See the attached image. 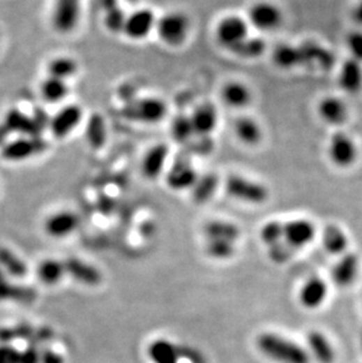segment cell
Segmentation results:
<instances>
[{
	"label": "cell",
	"mask_w": 362,
	"mask_h": 363,
	"mask_svg": "<svg viewBox=\"0 0 362 363\" xmlns=\"http://www.w3.org/2000/svg\"><path fill=\"white\" fill-rule=\"evenodd\" d=\"M68 86L65 80L61 79L47 77L44 79L40 85V96L46 103L56 104L63 101L68 94Z\"/></svg>",
	"instance_id": "31"
},
{
	"label": "cell",
	"mask_w": 362,
	"mask_h": 363,
	"mask_svg": "<svg viewBox=\"0 0 362 363\" xmlns=\"http://www.w3.org/2000/svg\"><path fill=\"white\" fill-rule=\"evenodd\" d=\"M353 17H354L355 22L362 25V0L356 5V8H354Z\"/></svg>",
	"instance_id": "48"
},
{
	"label": "cell",
	"mask_w": 362,
	"mask_h": 363,
	"mask_svg": "<svg viewBox=\"0 0 362 363\" xmlns=\"http://www.w3.org/2000/svg\"><path fill=\"white\" fill-rule=\"evenodd\" d=\"M219 179L217 175L207 173L199 177L198 180L193 186V199L197 204H205L212 199L214 193L217 192Z\"/></svg>",
	"instance_id": "33"
},
{
	"label": "cell",
	"mask_w": 362,
	"mask_h": 363,
	"mask_svg": "<svg viewBox=\"0 0 362 363\" xmlns=\"http://www.w3.org/2000/svg\"><path fill=\"white\" fill-rule=\"evenodd\" d=\"M327 154L334 166L339 168H348L353 166L358 159V146L345 132H335L329 139Z\"/></svg>",
	"instance_id": "8"
},
{
	"label": "cell",
	"mask_w": 362,
	"mask_h": 363,
	"mask_svg": "<svg viewBox=\"0 0 362 363\" xmlns=\"http://www.w3.org/2000/svg\"><path fill=\"white\" fill-rule=\"evenodd\" d=\"M250 22L241 15H225L217 22L214 37L221 47L232 52L246 38L250 37Z\"/></svg>",
	"instance_id": "4"
},
{
	"label": "cell",
	"mask_w": 362,
	"mask_h": 363,
	"mask_svg": "<svg viewBox=\"0 0 362 363\" xmlns=\"http://www.w3.org/2000/svg\"><path fill=\"white\" fill-rule=\"evenodd\" d=\"M149 355L156 363H176L178 353L173 343L167 340H157L149 347Z\"/></svg>",
	"instance_id": "37"
},
{
	"label": "cell",
	"mask_w": 362,
	"mask_h": 363,
	"mask_svg": "<svg viewBox=\"0 0 362 363\" xmlns=\"http://www.w3.org/2000/svg\"><path fill=\"white\" fill-rule=\"evenodd\" d=\"M168 106L158 96H145L130 101L123 108V117L142 124H158L167 115Z\"/></svg>",
	"instance_id": "3"
},
{
	"label": "cell",
	"mask_w": 362,
	"mask_h": 363,
	"mask_svg": "<svg viewBox=\"0 0 362 363\" xmlns=\"http://www.w3.org/2000/svg\"><path fill=\"white\" fill-rule=\"evenodd\" d=\"M20 352L8 343H1L0 346V363L18 362Z\"/></svg>",
	"instance_id": "45"
},
{
	"label": "cell",
	"mask_w": 362,
	"mask_h": 363,
	"mask_svg": "<svg viewBox=\"0 0 362 363\" xmlns=\"http://www.w3.org/2000/svg\"><path fill=\"white\" fill-rule=\"evenodd\" d=\"M258 347L269 359L280 363H310V354L294 342L276 335L266 333L258 339Z\"/></svg>",
	"instance_id": "1"
},
{
	"label": "cell",
	"mask_w": 362,
	"mask_h": 363,
	"mask_svg": "<svg viewBox=\"0 0 362 363\" xmlns=\"http://www.w3.org/2000/svg\"><path fill=\"white\" fill-rule=\"evenodd\" d=\"M82 0H56L53 8L52 27L61 34H71L78 27Z\"/></svg>",
	"instance_id": "9"
},
{
	"label": "cell",
	"mask_w": 362,
	"mask_h": 363,
	"mask_svg": "<svg viewBox=\"0 0 362 363\" xmlns=\"http://www.w3.org/2000/svg\"><path fill=\"white\" fill-rule=\"evenodd\" d=\"M346 46L351 58L362 63V31H352L346 37Z\"/></svg>",
	"instance_id": "43"
},
{
	"label": "cell",
	"mask_w": 362,
	"mask_h": 363,
	"mask_svg": "<svg viewBox=\"0 0 362 363\" xmlns=\"http://www.w3.org/2000/svg\"><path fill=\"white\" fill-rule=\"evenodd\" d=\"M221 101L228 108L241 110L250 104L252 91L250 87L241 82H228L221 89Z\"/></svg>",
	"instance_id": "24"
},
{
	"label": "cell",
	"mask_w": 362,
	"mask_h": 363,
	"mask_svg": "<svg viewBox=\"0 0 362 363\" xmlns=\"http://www.w3.org/2000/svg\"><path fill=\"white\" fill-rule=\"evenodd\" d=\"M40 127L38 125L37 120L30 118L29 115L24 114L19 110H11L5 117L4 123L0 125V141L8 137V134L23 133L24 135L38 137Z\"/></svg>",
	"instance_id": "18"
},
{
	"label": "cell",
	"mask_w": 362,
	"mask_h": 363,
	"mask_svg": "<svg viewBox=\"0 0 362 363\" xmlns=\"http://www.w3.org/2000/svg\"><path fill=\"white\" fill-rule=\"evenodd\" d=\"M329 286L322 279L312 278L303 285L300 292V301L306 308L314 309L325 302Z\"/></svg>",
	"instance_id": "26"
},
{
	"label": "cell",
	"mask_w": 362,
	"mask_h": 363,
	"mask_svg": "<svg viewBox=\"0 0 362 363\" xmlns=\"http://www.w3.org/2000/svg\"><path fill=\"white\" fill-rule=\"evenodd\" d=\"M33 292L30 288L10 283L6 278L0 280V301H32Z\"/></svg>",
	"instance_id": "39"
},
{
	"label": "cell",
	"mask_w": 362,
	"mask_h": 363,
	"mask_svg": "<svg viewBox=\"0 0 362 363\" xmlns=\"http://www.w3.org/2000/svg\"><path fill=\"white\" fill-rule=\"evenodd\" d=\"M207 253L214 259H227L234 253V242L226 240H209Z\"/></svg>",
	"instance_id": "41"
},
{
	"label": "cell",
	"mask_w": 362,
	"mask_h": 363,
	"mask_svg": "<svg viewBox=\"0 0 362 363\" xmlns=\"http://www.w3.org/2000/svg\"><path fill=\"white\" fill-rule=\"evenodd\" d=\"M0 41H1V34H0Z\"/></svg>",
	"instance_id": "50"
},
{
	"label": "cell",
	"mask_w": 362,
	"mask_h": 363,
	"mask_svg": "<svg viewBox=\"0 0 362 363\" xmlns=\"http://www.w3.org/2000/svg\"><path fill=\"white\" fill-rule=\"evenodd\" d=\"M362 63L349 58L341 65L338 82L340 89L348 94H356L362 89Z\"/></svg>",
	"instance_id": "21"
},
{
	"label": "cell",
	"mask_w": 362,
	"mask_h": 363,
	"mask_svg": "<svg viewBox=\"0 0 362 363\" xmlns=\"http://www.w3.org/2000/svg\"><path fill=\"white\" fill-rule=\"evenodd\" d=\"M78 63L71 57H56L47 65V73L53 78L68 80L78 72Z\"/></svg>",
	"instance_id": "32"
},
{
	"label": "cell",
	"mask_w": 362,
	"mask_h": 363,
	"mask_svg": "<svg viewBox=\"0 0 362 363\" xmlns=\"http://www.w3.org/2000/svg\"><path fill=\"white\" fill-rule=\"evenodd\" d=\"M46 149V144L39 137L24 135L8 141L0 149V156L10 163H20L40 154Z\"/></svg>",
	"instance_id": "7"
},
{
	"label": "cell",
	"mask_w": 362,
	"mask_h": 363,
	"mask_svg": "<svg viewBox=\"0 0 362 363\" xmlns=\"http://www.w3.org/2000/svg\"><path fill=\"white\" fill-rule=\"evenodd\" d=\"M40 363H65V357L59 352L45 347L40 350Z\"/></svg>",
	"instance_id": "47"
},
{
	"label": "cell",
	"mask_w": 362,
	"mask_h": 363,
	"mask_svg": "<svg viewBox=\"0 0 362 363\" xmlns=\"http://www.w3.org/2000/svg\"><path fill=\"white\" fill-rule=\"evenodd\" d=\"M157 20V15L151 8H139L127 15L123 34L131 40H142L156 31Z\"/></svg>",
	"instance_id": "10"
},
{
	"label": "cell",
	"mask_w": 362,
	"mask_h": 363,
	"mask_svg": "<svg viewBox=\"0 0 362 363\" xmlns=\"http://www.w3.org/2000/svg\"><path fill=\"white\" fill-rule=\"evenodd\" d=\"M79 215L68 209L54 212L44 221L46 235L56 240H63L71 237L79 228Z\"/></svg>",
	"instance_id": "11"
},
{
	"label": "cell",
	"mask_w": 362,
	"mask_h": 363,
	"mask_svg": "<svg viewBox=\"0 0 362 363\" xmlns=\"http://www.w3.org/2000/svg\"><path fill=\"white\" fill-rule=\"evenodd\" d=\"M307 341L310 346V352L314 357L320 363H334L335 361V350L329 339L317 330L308 334Z\"/></svg>",
	"instance_id": "29"
},
{
	"label": "cell",
	"mask_w": 362,
	"mask_h": 363,
	"mask_svg": "<svg viewBox=\"0 0 362 363\" xmlns=\"http://www.w3.org/2000/svg\"><path fill=\"white\" fill-rule=\"evenodd\" d=\"M274 65L282 70H292L296 67H303V54L299 45H278L272 53Z\"/></svg>",
	"instance_id": "27"
},
{
	"label": "cell",
	"mask_w": 362,
	"mask_h": 363,
	"mask_svg": "<svg viewBox=\"0 0 362 363\" xmlns=\"http://www.w3.org/2000/svg\"><path fill=\"white\" fill-rule=\"evenodd\" d=\"M63 262H65L68 276L80 285L96 287L103 280L101 272L92 263L87 262L85 260L71 256V258L63 260Z\"/></svg>",
	"instance_id": "15"
},
{
	"label": "cell",
	"mask_w": 362,
	"mask_h": 363,
	"mask_svg": "<svg viewBox=\"0 0 362 363\" xmlns=\"http://www.w3.org/2000/svg\"><path fill=\"white\" fill-rule=\"evenodd\" d=\"M284 237V223L279 221H269L262 227V239L266 245H276Z\"/></svg>",
	"instance_id": "42"
},
{
	"label": "cell",
	"mask_w": 362,
	"mask_h": 363,
	"mask_svg": "<svg viewBox=\"0 0 362 363\" xmlns=\"http://www.w3.org/2000/svg\"><path fill=\"white\" fill-rule=\"evenodd\" d=\"M171 135H172L173 140H176L180 144H185V142L192 140V138L195 137V133L190 115H176V118L173 119L172 124H171Z\"/></svg>",
	"instance_id": "40"
},
{
	"label": "cell",
	"mask_w": 362,
	"mask_h": 363,
	"mask_svg": "<svg viewBox=\"0 0 362 363\" xmlns=\"http://www.w3.org/2000/svg\"><path fill=\"white\" fill-rule=\"evenodd\" d=\"M190 121L197 137L207 138L217 130L219 123L218 110L212 103L199 104L190 114Z\"/></svg>",
	"instance_id": "16"
},
{
	"label": "cell",
	"mask_w": 362,
	"mask_h": 363,
	"mask_svg": "<svg viewBox=\"0 0 362 363\" xmlns=\"http://www.w3.org/2000/svg\"><path fill=\"white\" fill-rule=\"evenodd\" d=\"M87 141L93 149H101L107 139L106 124L100 114H93L91 117L86 126Z\"/></svg>",
	"instance_id": "38"
},
{
	"label": "cell",
	"mask_w": 362,
	"mask_h": 363,
	"mask_svg": "<svg viewBox=\"0 0 362 363\" xmlns=\"http://www.w3.org/2000/svg\"><path fill=\"white\" fill-rule=\"evenodd\" d=\"M17 363H40V352L36 346H30L23 352H20Z\"/></svg>",
	"instance_id": "46"
},
{
	"label": "cell",
	"mask_w": 362,
	"mask_h": 363,
	"mask_svg": "<svg viewBox=\"0 0 362 363\" xmlns=\"http://www.w3.org/2000/svg\"><path fill=\"white\" fill-rule=\"evenodd\" d=\"M324 247L329 254L333 255H344L348 249V237L344 230L335 225L326 227L322 237Z\"/></svg>",
	"instance_id": "30"
},
{
	"label": "cell",
	"mask_w": 362,
	"mask_h": 363,
	"mask_svg": "<svg viewBox=\"0 0 362 363\" xmlns=\"http://www.w3.org/2000/svg\"><path fill=\"white\" fill-rule=\"evenodd\" d=\"M266 47H267L266 41L262 38L250 37V36L239 46H236L231 53L241 59H258L265 53Z\"/></svg>",
	"instance_id": "36"
},
{
	"label": "cell",
	"mask_w": 362,
	"mask_h": 363,
	"mask_svg": "<svg viewBox=\"0 0 362 363\" xmlns=\"http://www.w3.org/2000/svg\"><path fill=\"white\" fill-rule=\"evenodd\" d=\"M105 10V27L112 34L123 32L127 15L118 6L116 0H103Z\"/></svg>",
	"instance_id": "34"
},
{
	"label": "cell",
	"mask_w": 362,
	"mask_h": 363,
	"mask_svg": "<svg viewBox=\"0 0 362 363\" xmlns=\"http://www.w3.org/2000/svg\"><path fill=\"white\" fill-rule=\"evenodd\" d=\"M360 271V259L354 253H345L333 269V280L339 287H348L356 280Z\"/></svg>",
	"instance_id": "23"
},
{
	"label": "cell",
	"mask_w": 362,
	"mask_h": 363,
	"mask_svg": "<svg viewBox=\"0 0 362 363\" xmlns=\"http://www.w3.org/2000/svg\"><path fill=\"white\" fill-rule=\"evenodd\" d=\"M205 233L209 240L217 239L234 242L239 237V228L234 223L214 220L206 225Z\"/></svg>",
	"instance_id": "35"
},
{
	"label": "cell",
	"mask_w": 362,
	"mask_h": 363,
	"mask_svg": "<svg viewBox=\"0 0 362 363\" xmlns=\"http://www.w3.org/2000/svg\"><path fill=\"white\" fill-rule=\"evenodd\" d=\"M84 112L78 105H68L56 113L51 121L50 128L54 137L63 139L73 132L82 123Z\"/></svg>",
	"instance_id": "13"
},
{
	"label": "cell",
	"mask_w": 362,
	"mask_h": 363,
	"mask_svg": "<svg viewBox=\"0 0 362 363\" xmlns=\"http://www.w3.org/2000/svg\"><path fill=\"white\" fill-rule=\"evenodd\" d=\"M284 237L293 249H300L308 245L315 237V226L310 220H292L284 223Z\"/></svg>",
	"instance_id": "20"
},
{
	"label": "cell",
	"mask_w": 362,
	"mask_h": 363,
	"mask_svg": "<svg viewBox=\"0 0 362 363\" xmlns=\"http://www.w3.org/2000/svg\"><path fill=\"white\" fill-rule=\"evenodd\" d=\"M247 20L250 27L262 32H273L278 30L284 22V13L278 5L267 0L254 3L248 10Z\"/></svg>",
	"instance_id": "6"
},
{
	"label": "cell",
	"mask_w": 362,
	"mask_h": 363,
	"mask_svg": "<svg viewBox=\"0 0 362 363\" xmlns=\"http://www.w3.org/2000/svg\"><path fill=\"white\" fill-rule=\"evenodd\" d=\"M0 268L15 279L25 278L29 274V266L23 258L8 247H0Z\"/></svg>",
	"instance_id": "28"
},
{
	"label": "cell",
	"mask_w": 362,
	"mask_h": 363,
	"mask_svg": "<svg viewBox=\"0 0 362 363\" xmlns=\"http://www.w3.org/2000/svg\"><path fill=\"white\" fill-rule=\"evenodd\" d=\"M36 274L39 281L47 287H54L61 283L68 276L65 262L56 258H46L38 263Z\"/></svg>",
	"instance_id": "25"
},
{
	"label": "cell",
	"mask_w": 362,
	"mask_h": 363,
	"mask_svg": "<svg viewBox=\"0 0 362 363\" xmlns=\"http://www.w3.org/2000/svg\"><path fill=\"white\" fill-rule=\"evenodd\" d=\"M303 54V67L310 66L329 71L335 65V56L332 51L317 41L306 40L299 44Z\"/></svg>",
	"instance_id": "14"
},
{
	"label": "cell",
	"mask_w": 362,
	"mask_h": 363,
	"mask_svg": "<svg viewBox=\"0 0 362 363\" xmlns=\"http://www.w3.org/2000/svg\"><path fill=\"white\" fill-rule=\"evenodd\" d=\"M225 191L233 199L248 204H264L269 199V189L265 185L243 175H229L225 182Z\"/></svg>",
	"instance_id": "5"
},
{
	"label": "cell",
	"mask_w": 362,
	"mask_h": 363,
	"mask_svg": "<svg viewBox=\"0 0 362 363\" xmlns=\"http://www.w3.org/2000/svg\"><path fill=\"white\" fill-rule=\"evenodd\" d=\"M292 249H293V247L288 245L286 241L285 242H278L276 245L271 246L269 256L276 262H285L286 260L291 258Z\"/></svg>",
	"instance_id": "44"
},
{
	"label": "cell",
	"mask_w": 362,
	"mask_h": 363,
	"mask_svg": "<svg viewBox=\"0 0 362 363\" xmlns=\"http://www.w3.org/2000/svg\"><path fill=\"white\" fill-rule=\"evenodd\" d=\"M6 278V274H5L4 271L0 268V280H3V279Z\"/></svg>",
	"instance_id": "49"
},
{
	"label": "cell",
	"mask_w": 362,
	"mask_h": 363,
	"mask_svg": "<svg viewBox=\"0 0 362 363\" xmlns=\"http://www.w3.org/2000/svg\"><path fill=\"white\" fill-rule=\"evenodd\" d=\"M317 114L331 126H342L348 119V108L339 96H327L317 105Z\"/></svg>",
	"instance_id": "19"
},
{
	"label": "cell",
	"mask_w": 362,
	"mask_h": 363,
	"mask_svg": "<svg viewBox=\"0 0 362 363\" xmlns=\"http://www.w3.org/2000/svg\"><path fill=\"white\" fill-rule=\"evenodd\" d=\"M233 132L241 144L250 147L260 144L264 138L262 125L259 124L258 120L247 115L236 119L233 124Z\"/></svg>",
	"instance_id": "22"
},
{
	"label": "cell",
	"mask_w": 362,
	"mask_h": 363,
	"mask_svg": "<svg viewBox=\"0 0 362 363\" xmlns=\"http://www.w3.org/2000/svg\"><path fill=\"white\" fill-rule=\"evenodd\" d=\"M190 31V18L180 11H171L157 20L158 38L169 47H179L187 40Z\"/></svg>",
	"instance_id": "2"
},
{
	"label": "cell",
	"mask_w": 362,
	"mask_h": 363,
	"mask_svg": "<svg viewBox=\"0 0 362 363\" xmlns=\"http://www.w3.org/2000/svg\"><path fill=\"white\" fill-rule=\"evenodd\" d=\"M169 156V147L167 145L159 142L146 151L142 156V173L146 179L156 180L164 173Z\"/></svg>",
	"instance_id": "17"
},
{
	"label": "cell",
	"mask_w": 362,
	"mask_h": 363,
	"mask_svg": "<svg viewBox=\"0 0 362 363\" xmlns=\"http://www.w3.org/2000/svg\"><path fill=\"white\" fill-rule=\"evenodd\" d=\"M199 175L193 163L186 158H178L166 173V184L173 191L193 188Z\"/></svg>",
	"instance_id": "12"
}]
</instances>
